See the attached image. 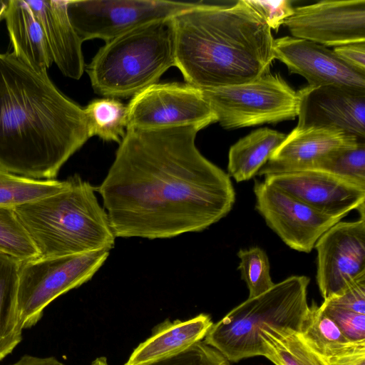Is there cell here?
I'll use <instances>...</instances> for the list:
<instances>
[{
    "label": "cell",
    "instance_id": "cell-1",
    "mask_svg": "<svg viewBox=\"0 0 365 365\" xmlns=\"http://www.w3.org/2000/svg\"><path fill=\"white\" fill-rule=\"evenodd\" d=\"M198 131L126 129L97 188L115 237L171 238L202 231L230 212V177L199 151Z\"/></svg>",
    "mask_w": 365,
    "mask_h": 365
},
{
    "label": "cell",
    "instance_id": "cell-2",
    "mask_svg": "<svg viewBox=\"0 0 365 365\" xmlns=\"http://www.w3.org/2000/svg\"><path fill=\"white\" fill-rule=\"evenodd\" d=\"M88 138L83 108L61 93L47 72L14 52L0 53V168L53 180Z\"/></svg>",
    "mask_w": 365,
    "mask_h": 365
},
{
    "label": "cell",
    "instance_id": "cell-3",
    "mask_svg": "<svg viewBox=\"0 0 365 365\" xmlns=\"http://www.w3.org/2000/svg\"><path fill=\"white\" fill-rule=\"evenodd\" d=\"M175 66L200 89L252 81L269 73L274 38L263 17L247 2H198L173 17Z\"/></svg>",
    "mask_w": 365,
    "mask_h": 365
},
{
    "label": "cell",
    "instance_id": "cell-4",
    "mask_svg": "<svg viewBox=\"0 0 365 365\" xmlns=\"http://www.w3.org/2000/svg\"><path fill=\"white\" fill-rule=\"evenodd\" d=\"M68 180L63 190L14 207L38 257L110 251L115 237L97 188L77 174Z\"/></svg>",
    "mask_w": 365,
    "mask_h": 365
},
{
    "label": "cell",
    "instance_id": "cell-5",
    "mask_svg": "<svg viewBox=\"0 0 365 365\" xmlns=\"http://www.w3.org/2000/svg\"><path fill=\"white\" fill-rule=\"evenodd\" d=\"M175 66L172 18L143 25L102 46L87 66L94 91L106 98L134 96Z\"/></svg>",
    "mask_w": 365,
    "mask_h": 365
},
{
    "label": "cell",
    "instance_id": "cell-6",
    "mask_svg": "<svg viewBox=\"0 0 365 365\" xmlns=\"http://www.w3.org/2000/svg\"><path fill=\"white\" fill-rule=\"evenodd\" d=\"M309 278L294 275L247 300L213 324L202 340L230 362L263 356L260 333L268 327L299 331L309 308Z\"/></svg>",
    "mask_w": 365,
    "mask_h": 365
},
{
    "label": "cell",
    "instance_id": "cell-7",
    "mask_svg": "<svg viewBox=\"0 0 365 365\" xmlns=\"http://www.w3.org/2000/svg\"><path fill=\"white\" fill-rule=\"evenodd\" d=\"M109 251L41 257L19 262L17 306L24 329L35 326L45 308L69 290L89 281L101 267Z\"/></svg>",
    "mask_w": 365,
    "mask_h": 365
},
{
    "label": "cell",
    "instance_id": "cell-8",
    "mask_svg": "<svg viewBox=\"0 0 365 365\" xmlns=\"http://www.w3.org/2000/svg\"><path fill=\"white\" fill-rule=\"evenodd\" d=\"M217 122L225 129L275 123L297 116L298 98L279 74L245 83L201 89Z\"/></svg>",
    "mask_w": 365,
    "mask_h": 365
},
{
    "label": "cell",
    "instance_id": "cell-9",
    "mask_svg": "<svg viewBox=\"0 0 365 365\" xmlns=\"http://www.w3.org/2000/svg\"><path fill=\"white\" fill-rule=\"evenodd\" d=\"M198 2L158 0H68V14L83 42H106L155 21L172 18Z\"/></svg>",
    "mask_w": 365,
    "mask_h": 365
},
{
    "label": "cell",
    "instance_id": "cell-10",
    "mask_svg": "<svg viewBox=\"0 0 365 365\" xmlns=\"http://www.w3.org/2000/svg\"><path fill=\"white\" fill-rule=\"evenodd\" d=\"M128 108V128L164 129L217 122L201 89L187 83H155L135 95Z\"/></svg>",
    "mask_w": 365,
    "mask_h": 365
},
{
    "label": "cell",
    "instance_id": "cell-11",
    "mask_svg": "<svg viewBox=\"0 0 365 365\" xmlns=\"http://www.w3.org/2000/svg\"><path fill=\"white\" fill-rule=\"evenodd\" d=\"M256 210L291 249L309 253L320 237L341 219L322 214L286 192L255 180Z\"/></svg>",
    "mask_w": 365,
    "mask_h": 365
},
{
    "label": "cell",
    "instance_id": "cell-12",
    "mask_svg": "<svg viewBox=\"0 0 365 365\" xmlns=\"http://www.w3.org/2000/svg\"><path fill=\"white\" fill-rule=\"evenodd\" d=\"M317 283L324 300L365 275V217L339 221L317 240Z\"/></svg>",
    "mask_w": 365,
    "mask_h": 365
},
{
    "label": "cell",
    "instance_id": "cell-13",
    "mask_svg": "<svg viewBox=\"0 0 365 365\" xmlns=\"http://www.w3.org/2000/svg\"><path fill=\"white\" fill-rule=\"evenodd\" d=\"M282 24L293 37L326 47L365 42V0H325L294 8Z\"/></svg>",
    "mask_w": 365,
    "mask_h": 365
},
{
    "label": "cell",
    "instance_id": "cell-14",
    "mask_svg": "<svg viewBox=\"0 0 365 365\" xmlns=\"http://www.w3.org/2000/svg\"><path fill=\"white\" fill-rule=\"evenodd\" d=\"M297 95V128L331 129L365 140V92L307 86Z\"/></svg>",
    "mask_w": 365,
    "mask_h": 365
},
{
    "label": "cell",
    "instance_id": "cell-15",
    "mask_svg": "<svg viewBox=\"0 0 365 365\" xmlns=\"http://www.w3.org/2000/svg\"><path fill=\"white\" fill-rule=\"evenodd\" d=\"M264 182L322 214L341 220L364 205L365 188L322 170L267 175Z\"/></svg>",
    "mask_w": 365,
    "mask_h": 365
},
{
    "label": "cell",
    "instance_id": "cell-16",
    "mask_svg": "<svg viewBox=\"0 0 365 365\" xmlns=\"http://www.w3.org/2000/svg\"><path fill=\"white\" fill-rule=\"evenodd\" d=\"M274 58L309 86H332L365 92V73L349 65L333 50L310 41L284 36L274 40Z\"/></svg>",
    "mask_w": 365,
    "mask_h": 365
},
{
    "label": "cell",
    "instance_id": "cell-17",
    "mask_svg": "<svg viewBox=\"0 0 365 365\" xmlns=\"http://www.w3.org/2000/svg\"><path fill=\"white\" fill-rule=\"evenodd\" d=\"M359 141L365 140L339 130L296 127L287 135L257 174L264 176L317 169L329 157Z\"/></svg>",
    "mask_w": 365,
    "mask_h": 365
},
{
    "label": "cell",
    "instance_id": "cell-18",
    "mask_svg": "<svg viewBox=\"0 0 365 365\" xmlns=\"http://www.w3.org/2000/svg\"><path fill=\"white\" fill-rule=\"evenodd\" d=\"M26 2L43 30L53 62L65 76L78 80L85 69L83 41L69 19L68 1Z\"/></svg>",
    "mask_w": 365,
    "mask_h": 365
},
{
    "label": "cell",
    "instance_id": "cell-19",
    "mask_svg": "<svg viewBox=\"0 0 365 365\" xmlns=\"http://www.w3.org/2000/svg\"><path fill=\"white\" fill-rule=\"evenodd\" d=\"M213 324L206 314L185 321L166 319L133 350L124 365H146L175 356L202 341Z\"/></svg>",
    "mask_w": 365,
    "mask_h": 365
},
{
    "label": "cell",
    "instance_id": "cell-20",
    "mask_svg": "<svg viewBox=\"0 0 365 365\" xmlns=\"http://www.w3.org/2000/svg\"><path fill=\"white\" fill-rule=\"evenodd\" d=\"M4 19L14 53L29 66L47 72L53 62L43 30L26 0H9Z\"/></svg>",
    "mask_w": 365,
    "mask_h": 365
},
{
    "label": "cell",
    "instance_id": "cell-21",
    "mask_svg": "<svg viewBox=\"0 0 365 365\" xmlns=\"http://www.w3.org/2000/svg\"><path fill=\"white\" fill-rule=\"evenodd\" d=\"M286 136L277 130L262 128L239 140L229 150V176L237 182L252 178Z\"/></svg>",
    "mask_w": 365,
    "mask_h": 365
},
{
    "label": "cell",
    "instance_id": "cell-22",
    "mask_svg": "<svg viewBox=\"0 0 365 365\" xmlns=\"http://www.w3.org/2000/svg\"><path fill=\"white\" fill-rule=\"evenodd\" d=\"M19 262L0 254V361L20 344L24 329L17 306Z\"/></svg>",
    "mask_w": 365,
    "mask_h": 365
},
{
    "label": "cell",
    "instance_id": "cell-23",
    "mask_svg": "<svg viewBox=\"0 0 365 365\" xmlns=\"http://www.w3.org/2000/svg\"><path fill=\"white\" fill-rule=\"evenodd\" d=\"M260 337L263 356L274 365H327L292 329L268 327Z\"/></svg>",
    "mask_w": 365,
    "mask_h": 365
},
{
    "label": "cell",
    "instance_id": "cell-24",
    "mask_svg": "<svg viewBox=\"0 0 365 365\" xmlns=\"http://www.w3.org/2000/svg\"><path fill=\"white\" fill-rule=\"evenodd\" d=\"M299 335L322 359L334 355L349 344L335 322L312 302L302 322Z\"/></svg>",
    "mask_w": 365,
    "mask_h": 365
},
{
    "label": "cell",
    "instance_id": "cell-25",
    "mask_svg": "<svg viewBox=\"0 0 365 365\" xmlns=\"http://www.w3.org/2000/svg\"><path fill=\"white\" fill-rule=\"evenodd\" d=\"M89 137L120 143L125 135L127 106L114 98L94 99L83 108Z\"/></svg>",
    "mask_w": 365,
    "mask_h": 365
},
{
    "label": "cell",
    "instance_id": "cell-26",
    "mask_svg": "<svg viewBox=\"0 0 365 365\" xmlns=\"http://www.w3.org/2000/svg\"><path fill=\"white\" fill-rule=\"evenodd\" d=\"M68 184L65 180H36L0 168V206L14 208L53 195Z\"/></svg>",
    "mask_w": 365,
    "mask_h": 365
},
{
    "label": "cell",
    "instance_id": "cell-27",
    "mask_svg": "<svg viewBox=\"0 0 365 365\" xmlns=\"http://www.w3.org/2000/svg\"><path fill=\"white\" fill-rule=\"evenodd\" d=\"M0 254L19 262L38 257L14 208L0 206Z\"/></svg>",
    "mask_w": 365,
    "mask_h": 365
},
{
    "label": "cell",
    "instance_id": "cell-28",
    "mask_svg": "<svg viewBox=\"0 0 365 365\" xmlns=\"http://www.w3.org/2000/svg\"><path fill=\"white\" fill-rule=\"evenodd\" d=\"M240 259L238 269L246 283L249 297H257L271 289L274 283L270 276V266L266 252L259 247L241 249L237 252Z\"/></svg>",
    "mask_w": 365,
    "mask_h": 365
},
{
    "label": "cell",
    "instance_id": "cell-29",
    "mask_svg": "<svg viewBox=\"0 0 365 365\" xmlns=\"http://www.w3.org/2000/svg\"><path fill=\"white\" fill-rule=\"evenodd\" d=\"M331 173L365 188V141L340 150L324 160L317 168Z\"/></svg>",
    "mask_w": 365,
    "mask_h": 365
},
{
    "label": "cell",
    "instance_id": "cell-30",
    "mask_svg": "<svg viewBox=\"0 0 365 365\" xmlns=\"http://www.w3.org/2000/svg\"><path fill=\"white\" fill-rule=\"evenodd\" d=\"M146 365H230V361L201 341L175 356Z\"/></svg>",
    "mask_w": 365,
    "mask_h": 365
},
{
    "label": "cell",
    "instance_id": "cell-31",
    "mask_svg": "<svg viewBox=\"0 0 365 365\" xmlns=\"http://www.w3.org/2000/svg\"><path fill=\"white\" fill-rule=\"evenodd\" d=\"M320 306L349 341L365 340V314L332 306L325 301Z\"/></svg>",
    "mask_w": 365,
    "mask_h": 365
},
{
    "label": "cell",
    "instance_id": "cell-32",
    "mask_svg": "<svg viewBox=\"0 0 365 365\" xmlns=\"http://www.w3.org/2000/svg\"><path fill=\"white\" fill-rule=\"evenodd\" d=\"M324 301L343 309L365 314V275L357 278L339 294Z\"/></svg>",
    "mask_w": 365,
    "mask_h": 365
},
{
    "label": "cell",
    "instance_id": "cell-33",
    "mask_svg": "<svg viewBox=\"0 0 365 365\" xmlns=\"http://www.w3.org/2000/svg\"><path fill=\"white\" fill-rule=\"evenodd\" d=\"M247 2L263 17L270 29L276 31L294 12L292 1L289 0H247Z\"/></svg>",
    "mask_w": 365,
    "mask_h": 365
},
{
    "label": "cell",
    "instance_id": "cell-34",
    "mask_svg": "<svg viewBox=\"0 0 365 365\" xmlns=\"http://www.w3.org/2000/svg\"><path fill=\"white\" fill-rule=\"evenodd\" d=\"M323 359L327 365H365V340L350 341L339 353Z\"/></svg>",
    "mask_w": 365,
    "mask_h": 365
},
{
    "label": "cell",
    "instance_id": "cell-35",
    "mask_svg": "<svg viewBox=\"0 0 365 365\" xmlns=\"http://www.w3.org/2000/svg\"><path fill=\"white\" fill-rule=\"evenodd\" d=\"M333 51L349 65L365 73V42L334 47Z\"/></svg>",
    "mask_w": 365,
    "mask_h": 365
},
{
    "label": "cell",
    "instance_id": "cell-36",
    "mask_svg": "<svg viewBox=\"0 0 365 365\" xmlns=\"http://www.w3.org/2000/svg\"><path fill=\"white\" fill-rule=\"evenodd\" d=\"M9 365H66L55 356H37L30 354L22 356L16 362Z\"/></svg>",
    "mask_w": 365,
    "mask_h": 365
},
{
    "label": "cell",
    "instance_id": "cell-37",
    "mask_svg": "<svg viewBox=\"0 0 365 365\" xmlns=\"http://www.w3.org/2000/svg\"><path fill=\"white\" fill-rule=\"evenodd\" d=\"M9 0H0V21L4 19L5 11L8 6Z\"/></svg>",
    "mask_w": 365,
    "mask_h": 365
},
{
    "label": "cell",
    "instance_id": "cell-38",
    "mask_svg": "<svg viewBox=\"0 0 365 365\" xmlns=\"http://www.w3.org/2000/svg\"><path fill=\"white\" fill-rule=\"evenodd\" d=\"M90 365H109L106 356H99L96 358Z\"/></svg>",
    "mask_w": 365,
    "mask_h": 365
}]
</instances>
